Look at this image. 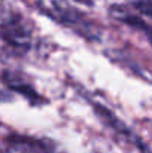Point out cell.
Masks as SVG:
<instances>
[{"label":"cell","mask_w":152,"mask_h":153,"mask_svg":"<svg viewBox=\"0 0 152 153\" xmlns=\"http://www.w3.org/2000/svg\"><path fill=\"white\" fill-rule=\"evenodd\" d=\"M7 144L13 153H58L54 144L27 135H10Z\"/></svg>","instance_id":"obj_1"},{"label":"cell","mask_w":152,"mask_h":153,"mask_svg":"<svg viewBox=\"0 0 152 153\" xmlns=\"http://www.w3.org/2000/svg\"><path fill=\"white\" fill-rule=\"evenodd\" d=\"M10 100V95L6 92V91H3V89H0V104L1 102H6Z\"/></svg>","instance_id":"obj_5"},{"label":"cell","mask_w":152,"mask_h":153,"mask_svg":"<svg viewBox=\"0 0 152 153\" xmlns=\"http://www.w3.org/2000/svg\"><path fill=\"white\" fill-rule=\"evenodd\" d=\"M122 21H124V22H127L128 25L137 27L140 31H143V33L149 37V40L152 42V30L149 28V25H148L143 19H140L139 16H134V15H127V16H122Z\"/></svg>","instance_id":"obj_3"},{"label":"cell","mask_w":152,"mask_h":153,"mask_svg":"<svg viewBox=\"0 0 152 153\" xmlns=\"http://www.w3.org/2000/svg\"><path fill=\"white\" fill-rule=\"evenodd\" d=\"M94 153H97V152H94Z\"/></svg>","instance_id":"obj_6"},{"label":"cell","mask_w":152,"mask_h":153,"mask_svg":"<svg viewBox=\"0 0 152 153\" xmlns=\"http://www.w3.org/2000/svg\"><path fill=\"white\" fill-rule=\"evenodd\" d=\"M134 6L139 12H142L143 15L152 18V0H139V1L134 3Z\"/></svg>","instance_id":"obj_4"},{"label":"cell","mask_w":152,"mask_h":153,"mask_svg":"<svg viewBox=\"0 0 152 153\" xmlns=\"http://www.w3.org/2000/svg\"><path fill=\"white\" fill-rule=\"evenodd\" d=\"M1 79H3V82H4V85L7 88H10L12 91L24 95L31 104H42V102H45V100L36 92V89L30 83H27L21 76L15 74L13 71H4Z\"/></svg>","instance_id":"obj_2"}]
</instances>
